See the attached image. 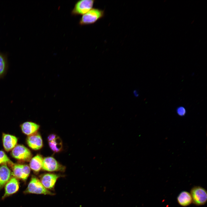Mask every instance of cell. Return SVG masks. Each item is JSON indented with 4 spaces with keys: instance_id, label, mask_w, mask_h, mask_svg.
Wrapping results in <instances>:
<instances>
[{
    "instance_id": "obj_1",
    "label": "cell",
    "mask_w": 207,
    "mask_h": 207,
    "mask_svg": "<svg viewBox=\"0 0 207 207\" xmlns=\"http://www.w3.org/2000/svg\"><path fill=\"white\" fill-rule=\"evenodd\" d=\"M104 15V10L93 8L82 16L79 20V24L81 26L93 24L103 18Z\"/></svg>"
},
{
    "instance_id": "obj_2",
    "label": "cell",
    "mask_w": 207,
    "mask_h": 207,
    "mask_svg": "<svg viewBox=\"0 0 207 207\" xmlns=\"http://www.w3.org/2000/svg\"><path fill=\"white\" fill-rule=\"evenodd\" d=\"M24 193L52 195H55L45 188L40 180L35 176L32 177Z\"/></svg>"
},
{
    "instance_id": "obj_7",
    "label": "cell",
    "mask_w": 207,
    "mask_h": 207,
    "mask_svg": "<svg viewBox=\"0 0 207 207\" xmlns=\"http://www.w3.org/2000/svg\"><path fill=\"white\" fill-rule=\"evenodd\" d=\"M61 177L60 175L46 173L40 176V180L45 187L50 191L54 189L57 181Z\"/></svg>"
},
{
    "instance_id": "obj_13",
    "label": "cell",
    "mask_w": 207,
    "mask_h": 207,
    "mask_svg": "<svg viewBox=\"0 0 207 207\" xmlns=\"http://www.w3.org/2000/svg\"><path fill=\"white\" fill-rule=\"evenodd\" d=\"M39 127V125L31 122H24L21 125V128L23 132L28 135L36 133Z\"/></svg>"
},
{
    "instance_id": "obj_16",
    "label": "cell",
    "mask_w": 207,
    "mask_h": 207,
    "mask_svg": "<svg viewBox=\"0 0 207 207\" xmlns=\"http://www.w3.org/2000/svg\"><path fill=\"white\" fill-rule=\"evenodd\" d=\"M49 145L51 149L55 152L60 151L62 147V141L57 136L53 140L49 142Z\"/></svg>"
},
{
    "instance_id": "obj_8",
    "label": "cell",
    "mask_w": 207,
    "mask_h": 207,
    "mask_svg": "<svg viewBox=\"0 0 207 207\" xmlns=\"http://www.w3.org/2000/svg\"><path fill=\"white\" fill-rule=\"evenodd\" d=\"M15 178L26 181L30 173V168L27 165L13 164L11 166Z\"/></svg>"
},
{
    "instance_id": "obj_6",
    "label": "cell",
    "mask_w": 207,
    "mask_h": 207,
    "mask_svg": "<svg viewBox=\"0 0 207 207\" xmlns=\"http://www.w3.org/2000/svg\"><path fill=\"white\" fill-rule=\"evenodd\" d=\"M11 154L14 158L21 160L29 161L32 157L30 150L21 145H16L12 150Z\"/></svg>"
},
{
    "instance_id": "obj_11",
    "label": "cell",
    "mask_w": 207,
    "mask_h": 207,
    "mask_svg": "<svg viewBox=\"0 0 207 207\" xmlns=\"http://www.w3.org/2000/svg\"><path fill=\"white\" fill-rule=\"evenodd\" d=\"M2 140L4 147L7 151L13 149L16 146L18 141L15 136L5 133L3 134Z\"/></svg>"
},
{
    "instance_id": "obj_18",
    "label": "cell",
    "mask_w": 207,
    "mask_h": 207,
    "mask_svg": "<svg viewBox=\"0 0 207 207\" xmlns=\"http://www.w3.org/2000/svg\"><path fill=\"white\" fill-rule=\"evenodd\" d=\"M6 68V64L5 58L0 54V76L4 73Z\"/></svg>"
},
{
    "instance_id": "obj_5",
    "label": "cell",
    "mask_w": 207,
    "mask_h": 207,
    "mask_svg": "<svg viewBox=\"0 0 207 207\" xmlns=\"http://www.w3.org/2000/svg\"><path fill=\"white\" fill-rule=\"evenodd\" d=\"M42 169L49 172H64L65 166L60 164L53 157H48L43 159Z\"/></svg>"
},
{
    "instance_id": "obj_10",
    "label": "cell",
    "mask_w": 207,
    "mask_h": 207,
    "mask_svg": "<svg viewBox=\"0 0 207 207\" xmlns=\"http://www.w3.org/2000/svg\"><path fill=\"white\" fill-rule=\"evenodd\" d=\"M27 141L28 146L34 150H39L43 146L41 137L39 134L36 133L29 135L27 138Z\"/></svg>"
},
{
    "instance_id": "obj_19",
    "label": "cell",
    "mask_w": 207,
    "mask_h": 207,
    "mask_svg": "<svg viewBox=\"0 0 207 207\" xmlns=\"http://www.w3.org/2000/svg\"><path fill=\"white\" fill-rule=\"evenodd\" d=\"M177 114L181 116H184L186 113V110L185 108L183 106L178 107L177 110Z\"/></svg>"
},
{
    "instance_id": "obj_15",
    "label": "cell",
    "mask_w": 207,
    "mask_h": 207,
    "mask_svg": "<svg viewBox=\"0 0 207 207\" xmlns=\"http://www.w3.org/2000/svg\"><path fill=\"white\" fill-rule=\"evenodd\" d=\"M43 158L40 154H37L32 158L30 163V168L35 172L38 173L42 168Z\"/></svg>"
},
{
    "instance_id": "obj_4",
    "label": "cell",
    "mask_w": 207,
    "mask_h": 207,
    "mask_svg": "<svg viewBox=\"0 0 207 207\" xmlns=\"http://www.w3.org/2000/svg\"><path fill=\"white\" fill-rule=\"evenodd\" d=\"M94 3L93 0L78 1L75 4L71 14L73 16L83 15L93 8Z\"/></svg>"
},
{
    "instance_id": "obj_9",
    "label": "cell",
    "mask_w": 207,
    "mask_h": 207,
    "mask_svg": "<svg viewBox=\"0 0 207 207\" xmlns=\"http://www.w3.org/2000/svg\"><path fill=\"white\" fill-rule=\"evenodd\" d=\"M19 188V183L17 179L12 177L5 184V192L2 198L4 199L6 197L16 192Z\"/></svg>"
},
{
    "instance_id": "obj_14",
    "label": "cell",
    "mask_w": 207,
    "mask_h": 207,
    "mask_svg": "<svg viewBox=\"0 0 207 207\" xmlns=\"http://www.w3.org/2000/svg\"><path fill=\"white\" fill-rule=\"evenodd\" d=\"M179 204L183 206L190 205L192 202L191 195L189 193L186 191L181 192L177 197Z\"/></svg>"
},
{
    "instance_id": "obj_21",
    "label": "cell",
    "mask_w": 207,
    "mask_h": 207,
    "mask_svg": "<svg viewBox=\"0 0 207 207\" xmlns=\"http://www.w3.org/2000/svg\"><path fill=\"white\" fill-rule=\"evenodd\" d=\"M137 92H138L136 90L134 91V94L136 97L138 96V94Z\"/></svg>"
},
{
    "instance_id": "obj_12",
    "label": "cell",
    "mask_w": 207,
    "mask_h": 207,
    "mask_svg": "<svg viewBox=\"0 0 207 207\" xmlns=\"http://www.w3.org/2000/svg\"><path fill=\"white\" fill-rule=\"evenodd\" d=\"M11 172L6 164L0 167V190L10 179Z\"/></svg>"
},
{
    "instance_id": "obj_3",
    "label": "cell",
    "mask_w": 207,
    "mask_h": 207,
    "mask_svg": "<svg viewBox=\"0 0 207 207\" xmlns=\"http://www.w3.org/2000/svg\"><path fill=\"white\" fill-rule=\"evenodd\" d=\"M190 194L192 202L195 205H203L207 202L206 190L201 187L196 186L193 187L191 190Z\"/></svg>"
},
{
    "instance_id": "obj_17",
    "label": "cell",
    "mask_w": 207,
    "mask_h": 207,
    "mask_svg": "<svg viewBox=\"0 0 207 207\" xmlns=\"http://www.w3.org/2000/svg\"><path fill=\"white\" fill-rule=\"evenodd\" d=\"M5 163H7L11 166L14 164L4 152L0 151V164Z\"/></svg>"
},
{
    "instance_id": "obj_20",
    "label": "cell",
    "mask_w": 207,
    "mask_h": 207,
    "mask_svg": "<svg viewBox=\"0 0 207 207\" xmlns=\"http://www.w3.org/2000/svg\"><path fill=\"white\" fill-rule=\"evenodd\" d=\"M57 137L55 134H52L49 135L48 137V140L49 142L54 139Z\"/></svg>"
}]
</instances>
